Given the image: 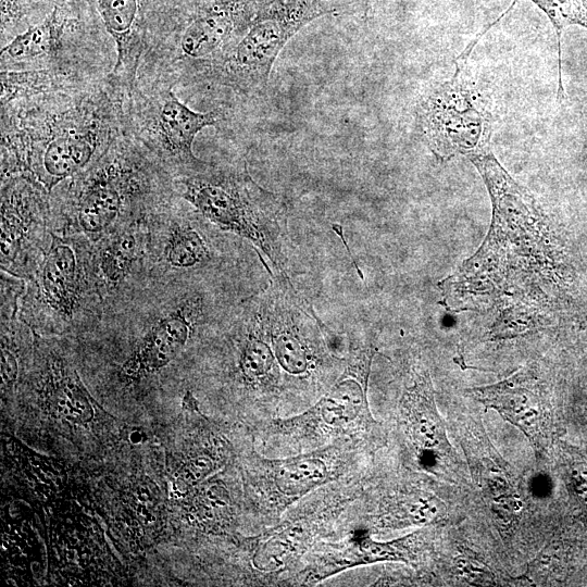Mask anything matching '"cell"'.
I'll list each match as a JSON object with an SVG mask.
<instances>
[{
  "label": "cell",
  "instance_id": "obj_16",
  "mask_svg": "<svg viewBox=\"0 0 587 587\" xmlns=\"http://www.w3.org/2000/svg\"><path fill=\"white\" fill-rule=\"evenodd\" d=\"M150 243L146 217L126 223L93 243L92 268L104 302L125 289L143 268Z\"/></svg>",
  "mask_w": 587,
  "mask_h": 587
},
{
  "label": "cell",
  "instance_id": "obj_14",
  "mask_svg": "<svg viewBox=\"0 0 587 587\" xmlns=\"http://www.w3.org/2000/svg\"><path fill=\"white\" fill-rule=\"evenodd\" d=\"M203 302L190 296L157 315L121 367L126 382L160 372L183 350L202 316Z\"/></svg>",
  "mask_w": 587,
  "mask_h": 587
},
{
  "label": "cell",
  "instance_id": "obj_10",
  "mask_svg": "<svg viewBox=\"0 0 587 587\" xmlns=\"http://www.w3.org/2000/svg\"><path fill=\"white\" fill-rule=\"evenodd\" d=\"M375 354L372 347L355 351L345 371L332 388L307 412L283 423L288 429L310 433L372 432L377 423L373 419L367 385Z\"/></svg>",
  "mask_w": 587,
  "mask_h": 587
},
{
  "label": "cell",
  "instance_id": "obj_18",
  "mask_svg": "<svg viewBox=\"0 0 587 587\" xmlns=\"http://www.w3.org/2000/svg\"><path fill=\"white\" fill-rule=\"evenodd\" d=\"M241 344L238 370L250 385H266L278 377L277 361L265 334L255 299L240 319Z\"/></svg>",
  "mask_w": 587,
  "mask_h": 587
},
{
  "label": "cell",
  "instance_id": "obj_28",
  "mask_svg": "<svg viewBox=\"0 0 587 587\" xmlns=\"http://www.w3.org/2000/svg\"><path fill=\"white\" fill-rule=\"evenodd\" d=\"M18 375V364L13 352L4 342L1 347V376L5 387H12Z\"/></svg>",
  "mask_w": 587,
  "mask_h": 587
},
{
  "label": "cell",
  "instance_id": "obj_29",
  "mask_svg": "<svg viewBox=\"0 0 587 587\" xmlns=\"http://www.w3.org/2000/svg\"><path fill=\"white\" fill-rule=\"evenodd\" d=\"M333 229L340 236V238H341V240H342V243H344V246L347 248V252H348V254L350 255V258H351V260H352V262H353V264H354V266H355V270H357L358 274L360 275L361 278H363V274H362V272L360 271V268H359V266H358V264H357V261H355L353 254L351 253V251H350V249H349V247H348V245H347V242H346V239H345V237H344V235H342V227H341L340 225H338V224H334V225H333Z\"/></svg>",
  "mask_w": 587,
  "mask_h": 587
},
{
  "label": "cell",
  "instance_id": "obj_22",
  "mask_svg": "<svg viewBox=\"0 0 587 587\" xmlns=\"http://www.w3.org/2000/svg\"><path fill=\"white\" fill-rule=\"evenodd\" d=\"M490 442L486 444V454L475 453L471 459L477 484L490 500L491 509L502 521H511L521 510V501L503 462L492 451Z\"/></svg>",
  "mask_w": 587,
  "mask_h": 587
},
{
  "label": "cell",
  "instance_id": "obj_26",
  "mask_svg": "<svg viewBox=\"0 0 587 587\" xmlns=\"http://www.w3.org/2000/svg\"><path fill=\"white\" fill-rule=\"evenodd\" d=\"M215 469V463L209 455H197L187 461L177 472V479L184 486L192 487L205 477H208Z\"/></svg>",
  "mask_w": 587,
  "mask_h": 587
},
{
  "label": "cell",
  "instance_id": "obj_3",
  "mask_svg": "<svg viewBox=\"0 0 587 587\" xmlns=\"http://www.w3.org/2000/svg\"><path fill=\"white\" fill-rule=\"evenodd\" d=\"M41 121L26 122L14 146H2V167L13 174H30L49 193L67 178L95 164L115 137L104 112L89 104L51 110Z\"/></svg>",
  "mask_w": 587,
  "mask_h": 587
},
{
  "label": "cell",
  "instance_id": "obj_8",
  "mask_svg": "<svg viewBox=\"0 0 587 587\" xmlns=\"http://www.w3.org/2000/svg\"><path fill=\"white\" fill-rule=\"evenodd\" d=\"M48 191L28 174L1 183V272L28 277L51 238Z\"/></svg>",
  "mask_w": 587,
  "mask_h": 587
},
{
  "label": "cell",
  "instance_id": "obj_4",
  "mask_svg": "<svg viewBox=\"0 0 587 587\" xmlns=\"http://www.w3.org/2000/svg\"><path fill=\"white\" fill-rule=\"evenodd\" d=\"M92 249L80 234L52 229L42 258L25 278L17 304L22 322L59 332L97 316L104 301L93 274Z\"/></svg>",
  "mask_w": 587,
  "mask_h": 587
},
{
  "label": "cell",
  "instance_id": "obj_23",
  "mask_svg": "<svg viewBox=\"0 0 587 587\" xmlns=\"http://www.w3.org/2000/svg\"><path fill=\"white\" fill-rule=\"evenodd\" d=\"M446 507L436 496L426 491H412L396 496L383 507L376 525L382 528H403L441 522Z\"/></svg>",
  "mask_w": 587,
  "mask_h": 587
},
{
  "label": "cell",
  "instance_id": "obj_27",
  "mask_svg": "<svg viewBox=\"0 0 587 587\" xmlns=\"http://www.w3.org/2000/svg\"><path fill=\"white\" fill-rule=\"evenodd\" d=\"M459 573L470 583L485 585L494 583V575L480 561L469 554L461 555L455 563Z\"/></svg>",
  "mask_w": 587,
  "mask_h": 587
},
{
  "label": "cell",
  "instance_id": "obj_13",
  "mask_svg": "<svg viewBox=\"0 0 587 587\" xmlns=\"http://www.w3.org/2000/svg\"><path fill=\"white\" fill-rule=\"evenodd\" d=\"M174 0H95L97 13L116 48L113 76L130 87L147 43L159 20L175 12Z\"/></svg>",
  "mask_w": 587,
  "mask_h": 587
},
{
  "label": "cell",
  "instance_id": "obj_7",
  "mask_svg": "<svg viewBox=\"0 0 587 587\" xmlns=\"http://www.w3.org/2000/svg\"><path fill=\"white\" fill-rule=\"evenodd\" d=\"M462 67L449 82L426 96L421 104V127L433 153L445 161L488 150L491 116L483 97L462 76Z\"/></svg>",
  "mask_w": 587,
  "mask_h": 587
},
{
  "label": "cell",
  "instance_id": "obj_24",
  "mask_svg": "<svg viewBox=\"0 0 587 587\" xmlns=\"http://www.w3.org/2000/svg\"><path fill=\"white\" fill-rule=\"evenodd\" d=\"M519 0H513L511 7L497 20L499 21L508 14ZM540 10H542L552 23L558 41V66H559V87L557 100L561 102L564 98V88L562 83V63H561V36L565 27L570 25H579L587 28V0H530Z\"/></svg>",
  "mask_w": 587,
  "mask_h": 587
},
{
  "label": "cell",
  "instance_id": "obj_25",
  "mask_svg": "<svg viewBox=\"0 0 587 587\" xmlns=\"http://www.w3.org/2000/svg\"><path fill=\"white\" fill-rule=\"evenodd\" d=\"M310 530L299 524L280 529L270 537L255 553L257 566L265 571L283 566L310 542Z\"/></svg>",
  "mask_w": 587,
  "mask_h": 587
},
{
  "label": "cell",
  "instance_id": "obj_21",
  "mask_svg": "<svg viewBox=\"0 0 587 587\" xmlns=\"http://www.w3.org/2000/svg\"><path fill=\"white\" fill-rule=\"evenodd\" d=\"M159 248L161 267L167 271L193 268L210 259V249L203 235L184 218L167 222Z\"/></svg>",
  "mask_w": 587,
  "mask_h": 587
},
{
  "label": "cell",
  "instance_id": "obj_19",
  "mask_svg": "<svg viewBox=\"0 0 587 587\" xmlns=\"http://www.w3.org/2000/svg\"><path fill=\"white\" fill-rule=\"evenodd\" d=\"M267 476L283 501L291 502L333 478L325 459L311 452L266 464Z\"/></svg>",
  "mask_w": 587,
  "mask_h": 587
},
{
  "label": "cell",
  "instance_id": "obj_12",
  "mask_svg": "<svg viewBox=\"0 0 587 587\" xmlns=\"http://www.w3.org/2000/svg\"><path fill=\"white\" fill-rule=\"evenodd\" d=\"M266 0H193L182 23L179 48L185 57L220 55L249 28Z\"/></svg>",
  "mask_w": 587,
  "mask_h": 587
},
{
  "label": "cell",
  "instance_id": "obj_17",
  "mask_svg": "<svg viewBox=\"0 0 587 587\" xmlns=\"http://www.w3.org/2000/svg\"><path fill=\"white\" fill-rule=\"evenodd\" d=\"M417 535L411 534L391 541H376L361 533L349 545L329 551L304 571V582L323 580L357 565L376 562L410 563L415 557Z\"/></svg>",
  "mask_w": 587,
  "mask_h": 587
},
{
  "label": "cell",
  "instance_id": "obj_2",
  "mask_svg": "<svg viewBox=\"0 0 587 587\" xmlns=\"http://www.w3.org/2000/svg\"><path fill=\"white\" fill-rule=\"evenodd\" d=\"M173 190L222 230L249 240L276 274L287 275L284 253L287 207L259 184L246 164L216 166L176 175Z\"/></svg>",
  "mask_w": 587,
  "mask_h": 587
},
{
  "label": "cell",
  "instance_id": "obj_15",
  "mask_svg": "<svg viewBox=\"0 0 587 587\" xmlns=\"http://www.w3.org/2000/svg\"><path fill=\"white\" fill-rule=\"evenodd\" d=\"M400 414L408 439L425 467L442 469L457 461L444 421L438 412L432 378L416 373L400 400Z\"/></svg>",
  "mask_w": 587,
  "mask_h": 587
},
{
  "label": "cell",
  "instance_id": "obj_1",
  "mask_svg": "<svg viewBox=\"0 0 587 587\" xmlns=\"http://www.w3.org/2000/svg\"><path fill=\"white\" fill-rule=\"evenodd\" d=\"M467 159L489 191L492 222L479 250L439 284L445 300L457 292L460 298L465 292L504 291L509 271L545 255L547 218L536 199L509 175L490 150Z\"/></svg>",
  "mask_w": 587,
  "mask_h": 587
},
{
  "label": "cell",
  "instance_id": "obj_5",
  "mask_svg": "<svg viewBox=\"0 0 587 587\" xmlns=\"http://www.w3.org/2000/svg\"><path fill=\"white\" fill-rule=\"evenodd\" d=\"M150 173L139 158L117 151L115 143L85 172L73 177L61 228L80 234L92 243L134 220L145 217Z\"/></svg>",
  "mask_w": 587,
  "mask_h": 587
},
{
  "label": "cell",
  "instance_id": "obj_11",
  "mask_svg": "<svg viewBox=\"0 0 587 587\" xmlns=\"http://www.w3.org/2000/svg\"><path fill=\"white\" fill-rule=\"evenodd\" d=\"M469 392L516 426L536 453L545 451L550 437V405L539 376L532 367L520 369L499 383L474 387Z\"/></svg>",
  "mask_w": 587,
  "mask_h": 587
},
{
  "label": "cell",
  "instance_id": "obj_30",
  "mask_svg": "<svg viewBox=\"0 0 587 587\" xmlns=\"http://www.w3.org/2000/svg\"><path fill=\"white\" fill-rule=\"evenodd\" d=\"M48 1L54 2V5H58V4H65L66 2H70L72 0H48Z\"/></svg>",
  "mask_w": 587,
  "mask_h": 587
},
{
  "label": "cell",
  "instance_id": "obj_6",
  "mask_svg": "<svg viewBox=\"0 0 587 587\" xmlns=\"http://www.w3.org/2000/svg\"><path fill=\"white\" fill-rule=\"evenodd\" d=\"M334 11L328 0H266L246 33L218 55V72L240 90H263L288 40L313 20Z\"/></svg>",
  "mask_w": 587,
  "mask_h": 587
},
{
  "label": "cell",
  "instance_id": "obj_20",
  "mask_svg": "<svg viewBox=\"0 0 587 587\" xmlns=\"http://www.w3.org/2000/svg\"><path fill=\"white\" fill-rule=\"evenodd\" d=\"M71 21L65 4L54 5L40 21L18 33L1 49V58L23 61L52 53L60 47Z\"/></svg>",
  "mask_w": 587,
  "mask_h": 587
},
{
  "label": "cell",
  "instance_id": "obj_9",
  "mask_svg": "<svg viewBox=\"0 0 587 587\" xmlns=\"http://www.w3.org/2000/svg\"><path fill=\"white\" fill-rule=\"evenodd\" d=\"M138 124L139 138L162 161L178 170L177 175L204 168L210 163L192 151L193 140L204 127L216 125L215 111L197 112L167 89H161L143 103Z\"/></svg>",
  "mask_w": 587,
  "mask_h": 587
}]
</instances>
